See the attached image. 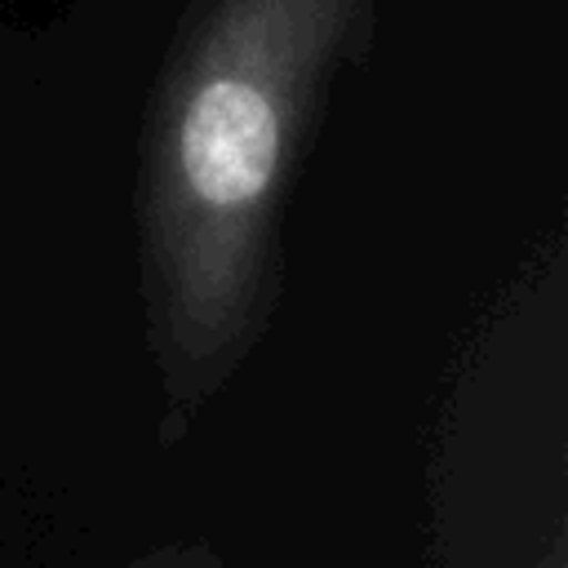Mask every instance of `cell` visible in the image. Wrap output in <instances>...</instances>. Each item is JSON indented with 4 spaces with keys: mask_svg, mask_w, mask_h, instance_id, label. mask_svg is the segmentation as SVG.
Returning a JSON list of instances; mask_svg holds the SVG:
<instances>
[{
    "mask_svg": "<svg viewBox=\"0 0 568 568\" xmlns=\"http://www.w3.org/2000/svg\"><path fill=\"white\" fill-rule=\"evenodd\" d=\"M546 568H564V555H550V559H546Z\"/></svg>",
    "mask_w": 568,
    "mask_h": 568,
    "instance_id": "2",
    "label": "cell"
},
{
    "mask_svg": "<svg viewBox=\"0 0 568 568\" xmlns=\"http://www.w3.org/2000/svg\"><path fill=\"white\" fill-rule=\"evenodd\" d=\"M373 0H191L142 160V266L182 426L271 311L293 164Z\"/></svg>",
    "mask_w": 568,
    "mask_h": 568,
    "instance_id": "1",
    "label": "cell"
}]
</instances>
